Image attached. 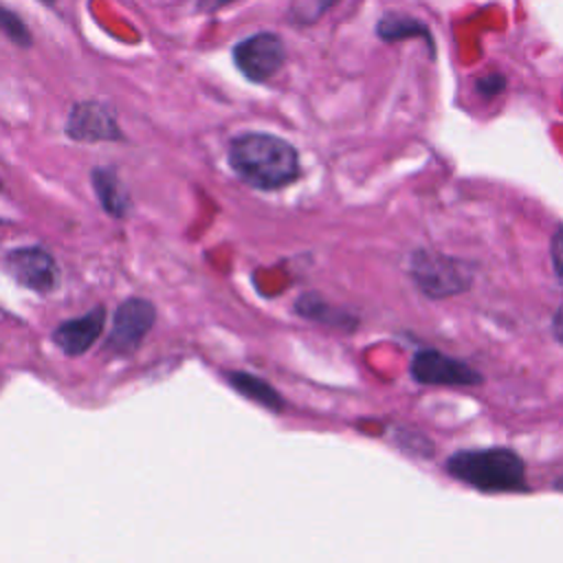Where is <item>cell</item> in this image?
I'll return each mask as SVG.
<instances>
[{
	"mask_svg": "<svg viewBox=\"0 0 563 563\" xmlns=\"http://www.w3.org/2000/svg\"><path fill=\"white\" fill-rule=\"evenodd\" d=\"M550 260L559 277H563V224L556 229L550 242Z\"/></svg>",
	"mask_w": 563,
	"mask_h": 563,
	"instance_id": "obj_17",
	"label": "cell"
},
{
	"mask_svg": "<svg viewBox=\"0 0 563 563\" xmlns=\"http://www.w3.org/2000/svg\"><path fill=\"white\" fill-rule=\"evenodd\" d=\"M103 321H106V310L103 306H97L77 319L59 323L53 330L51 339L64 354L79 356L97 341V336L103 330Z\"/></svg>",
	"mask_w": 563,
	"mask_h": 563,
	"instance_id": "obj_9",
	"label": "cell"
},
{
	"mask_svg": "<svg viewBox=\"0 0 563 563\" xmlns=\"http://www.w3.org/2000/svg\"><path fill=\"white\" fill-rule=\"evenodd\" d=\"M376 33L385 42H396V40H405L411 35H427V26L407 15H387L378 22Z\"/></svg>",
	"mask_w": 563,
	"mask_h": 563,
	"instance_id": "obj_12",
	"label": "cell"
},
{
	"mask_svg": "<svg viewBox=\"0 0 563 563\" xmlns=\"http://www.w3.org/2000/svg\"><path fill=\"white\" fill-rule=\"evenodd\" d=\"M446 471L484 493H512L526 490V466L521 457L504 446L466 449L446 460Z\"/></svg>",
	"mask_w": 563,
	"mask_h": 563,
	"instance_id": "obj_2",
	"label": "cell"
},
{
	"mask_svg": "<svg viewBox=\"0 0 563 563\" xmlns=\"http://www.w3.org/2000/svg\"><path fill=\"white\" fill-rule=\"evenodd\" d=\"M339 0H290L288 18L295 24H312L325 11H330Z\"/></svg>",
	"mask_w": 563,
	"mask_h": 563,
	"instance_id": "obj_14",
	"label": "cell"
},
{
	"mask_svg": "<svg viewBox=\"0 0 563 563\" xmlns=\"http://www.w3.org/2000/svg\"><path fill=\"white\" fill-rule=\"evenodd\" d=\"M552 330H554V336L563 343V303L556 308L554 312V319H552Z\"/></svg>",
	"mask_w": 563,
	"mask_h": 563,
	"instance_id": "obj_18",
	"label": "cell"
},
{
	"mask_svg": "<svg viewBox=\"0 0 563 563\" xmlns=\"http://www.w3.org/2000/svg\"><path fill=\"white\" fill-rule=\"evenodd\" d=\"M286 59V48L284 42L277 33H255L242 42L235 44L233 48V62L238 70L249 79V81H266L271 79Z\"/></svg>",
	"mask_w": 563,
	"mask_h": 563,
	"instance_id": "obj_4",
	"label": "cell"
},
{
	"mask_svg": "<svg viewBox=\"0 0 563 563\" xmlns=\"http://www.w3.org/2000/svg\"><path fill=\"white\" fill-rule=\"evenodd\" d=\"M227 378L233 385V389L240 391L242 396L260 402L262 407H266L271 411H282L284 400L266 380H262L253 374H246V372H229Z\"/></svg>",
	"mask_w": 563,
	"mask_h": 563,
	"instance_id": "obj_11",
	"label": "cell"
},
{
	"mask_svg": "<svg viewBox=\"0 0 563 563\" xmlns=\"http://www.w3.org/2000/svg\"><path fill=\"white\" fill-rule=\"evenodd\" d=\"M233 0H202L200 2V7L202 9H207V11H213V9H220V7H224V4H231Z\"/></svg>",
	"mask_w": 563,
	"mask_h": 563,
	"instance_id": "obj_19",
	"label": "cell"
},
{
	"mask_svg": "<svg viewBox=\"0 0 563 563\" xmlns=\"http://www.w3.org/2000/svg\"><path fill=\"white\" fill-rule=\"evenodd\" d=\"M475 88H477V92L484 95V97H495V95H499V92L506 88V79H504L501 75L493 73V75H486V77L477 79Z\"/></svg>",
	"mask_w": 563,
	"mask_h": 563,
	"instance_id": "obj_16",
	"label": "cell"
},
{
	"mask_svg": "<svg viewBox=\"0 0 563 563\" xmlns=\"http://www.w3.org/2000/svg\"><path fill=\"white\" fill-rule=\"evenodd\" d=\"M66 134L81 143L121 139V130L117 125V117L112 108H108L101 101L75 103L66 121Z\"/></svg>",
	"mask_w": 563,
	"mask_h": 563,
	"instance_id": "obj_7",
	"label": "cell"
},
{
	"mask_svg": "<svg viewBox=\"0 0 563 563\" xmlns=\"http://www.w3.org/2000/svg\"><path fill=\"white\" fill-rule=\"evenodd\" d=\"M411 376L420 385H479L482 376L466 363L438 352V350H420L411 358Z\"/></svg>",
	"mask_w": 563,
	"mask_h": 563,
	"instance_id": "obj_6",
	"label": "cell"
},
{
	"mask_svg": "<svg viewBox=\"0 0 563 563\" xmlns=\"http://www.w3.org/2000/svg\"><path fill=\"white\" fill-rule=\"evenodd\" d=\"M411 275L418 288L429 297H449L466 290L471 284V273L462 262L429 251L413 255Z\"/></svg>",
	"mask_w": 563,
	"mask_h": 563,
	"instance_id": "obj_3",
	"label": "cell"
},
{
	"mask_svg": "<svg viewBox=\"0 0 563 563\" xmlns=\"http://www.w3.org/2000/svg\"><path fill=\"white\" fill-rule=\"evenodd\" d=\"M556 486H559V488H563V477L556 482Z\"/></svg>",
	"mask_w": 563,
	"mask_h": 563,
	"instance_id": "obj_20",
	"label": "cell"
},
{
	"mask_svg": "<svg viewBox=\"0 0 563 563\" xmlns=\"http://www.w3.org/2000/svg\"><path fill=\"white\" fill-rule=\"evenodd\" d=\"M295 310L306 317V319H314V321H323L330 325H343L345 323V314L332 310L319 295H301Z\"/></svg>",
	"mask_w": 563,
	"mask_h": 563,
	"instance_id": "obj_13",
	"label": "cell"
},
{
	"mask_svg": "<svg viewBox=\"0 0 563 563\" xmlns=\"http://www.w3.org/2000/svg\"><path fill=\"white\" fill-rule=\"evenodd\" d=\"M92 187L108 216L123 218L130 211V205H132L130 196L114 169H108V167L92 169Z\"/></svg>",
	"mask_w": 563,
	"mask_h": 563,
	"instance_id": "obj_10",
	"label": "cell"
},
{
	"mask_svg": "<svg viewBox=\"0 0 563 563\" xmlns=\"http://www.w3.org/2000/svg\"><path fill=\"white\" fill-rule=\"evenodd\" d=\"M9 273L26 288L46 292L57 282V264L42 246H20L7 255Z\"/></svg>",
	"mask_w": 563,
	"mask_h": 563,
	"instance_id": "obj_8",
	"label": "cell"
},
{
	"mask_svg": "<svg viewBox=\"0 0 563 563\" xmlns=\"http://www.w3.org/2000/svg\"><path fill=\"white\" fill-rule=\"evenodd\" d=\"M42 2H46V4H53V2H55V0H42Z\"/></svg>",
	"mask_w": 563,
	"mask_h": 563,
	"instance_id": "obj_21",
	"label": "cell"
},
{
	"mask_svg": "<svg viewBox=\"0 0 563 563\" xmlns=\"http://www.w3.org/2000/svg\"><path fill=\"white\" fill-rule=\"evenodd\" d=\"M229 163L233 172L255 189H282L299 176L297 150L268 132H246L231 141Z\"/></svg>",
	"mask_w": 563,
	"mask_h": 563,
	"instance_id": "obj_1",
	"label": "cell"
},
{
	"mask_svg": "<svg viewBox=\"0 0 563 563\" xmlns=\"http://www.w3.org/2000/svg\"><path fill=\"white\" fill-rule=\"evenodd\" d=\"M0 33H2L4 37H9L15 46H22V48L31 46V42H33L31 31H29V26L22 22V18H20L15 11L7 9L4 4H0Z\"/></svg>",
	"mask_w": 563,
	"mask_h": 563,
	"instance_id": "obj_15",
	"label": "cell"
},
{
	"mask_svg": "<svg viewBox=\"0 0 563 563\" xmlns=\"http://www.w3.org/2000/svg\"><path fill=\"white\" fill-rule=\"evenodd\" d=\"M156 310L143 297H130L114 310L112 330L108 336V350L117 354H130L145 339L150 328L154 325Z\"/></svg>",
	"mask_w": 563,
	"mask_h": 563,
	"instance_id": "obj_5",
	"label": "cell"
},
{
	"mask_svg": "<svg viewBox=\"0 0 563 563\" xmlns=\"http://www.w3.org/2000/svg\"><path fill=\"white\" fill-rule=\"evenodd\" d=\"M0 189H2V185H0Z\"/></svg>",
	"mask_w": 563,
	"mask_h": 563,
	"instance_id": "obj_22",
	"label": "cell"
}]
</instances>
